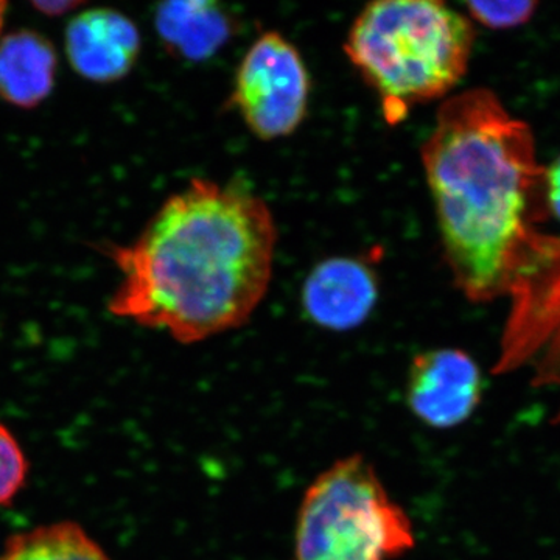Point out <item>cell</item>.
<instances>
[{
    "label": "cell",
    "instance_id": "cell-1",
    "mask_svg": "<svg viewBox=\"0 0 560 560\" xmlns=\"http://www.w3.org/2000/svg\"><path fill=\"white\" fill-rule=\"evenodd\" d=\"M276 243L275 217L260 197L191 179L136 241L103 246L120 272L108 312L180 345L237 329L267 296Z\"/></svg>",
    "mask_w": 560,
    "mask_h": 560
},
{
    "label": "cell",
    "instance_id": "cell-2",
    "mask_svg": "<svg viewBox=\"0 0 560 560\" xmlns=\"http://www.w3.org/2000/svg\"><path fill=\"white\" fill-rule=\"evenodd\" d=\"M420 154L453 283L475 304L506 300L548 217L536 136L471 88L441 103Z\"/></svg>",
    "mask_w": 560,
    "mask_h": 560
},
{
    "label": "cell",
    "instance_id": "cell-3",
    "mask_svg": "<svg viewBox=\"0 0 560 560\" xmlns=\"http://www.w3.org/2000/svg\"><path fill=\"white\" fill-rule=\"evenodd\" d=\"M474 25L438 0H382L360 11L345 54L381 101L389 125L444 98L466 75Z\"/></svg>",
    "mask_w": 560,
    "mask_h": 560
},
{
    "label": "cell",
    "instance_id": "cell-4",
    "mask_svg": "<svg viewBox=\"0 0 560 560\" xmlns=\"http://www.w3.org/2000/svg\"><path fill=\"white\" fill-rule=\"evenodd\" d=\"M415 545L411 518L364 456L331 464L302 499L294 560H396Z\"/></svg>",
    "mask_w": 560,
    "mask_h": 560
},
{
    "label": "cell",
    "instance_id": "cell-5",
    "mask_svg": "<svg viewBox=\"0 0 560 560\" xmlns=\"http://www.w3.org/2000/svg\"><path fill=\"white\" fill-rule=\"evenodd\" d=\"M506 301L493 374H523L534 388L555 390L560 425V235L541 234Z\"/></svg>",
    "mask_w": 560,
    "mask_h": 560
},
{
    "label": "cell",
    "instance_id": "cell-6",
    "mask_svg": "<svg viewBox=\"0 0 560 560\" xmlns=\"http://www.w3.org/2000/svg\"><path fill=\"white\" fill-rule=\"evenodd\" d=\"M311 90V75L296 46L279 32H265L243 55L231 102L256 138L278 140L301 127Z\"/></svg>",
    "mask_w": 560,
    "mask_h": 560
},
{
    "label": "cell",
    "instance_id": "cell-7",
    "mask_svg": "<svg viewBox=\"0 0 560 560\" xmlns=\"http://www.w3.org/2000/svg\"><path fill=\"white\" fill-rule=\"evenodd\" d=\"M482 375L477 361L460 349H431L411 361L407 401L412 415L433 429L466 422L480 405Z\"/></svg>",
    "mask_w": 560,
    "mask_h": 560
},
{
    "label": "cell",
    "instance_id": "cell-8",
    "mask_svg": "<svg viewBox=\"0 0 560 560\" xmlns=\"http://www.w3.org/2000/svg\"><path fill=\"white\" fill-rule=\"evenodd\" d=\"M70 68L92 83H116L135 69L142 50L136 22L114 9H91L73 14L65 32Z\"/></svg>",
    "mask_w": 560,
    "mask_h": 560
},
{
    "label": "cell",
    "instance_id": "cell-9",
    "mask_svg": "<svg viewBox=\"0 0 560 560\" xmlns=\"http://www.w3.org/2000/svg\"><path fill=\"white\" fill-rule=\"evenodd\" d=\"M378 300L375 272L353 257L319 261L304 280L302 308L313 324L331 331L361 326Z\"/></svg>",
    "mask_w": 560,
    "mask_h": 560
},
{
    "label": "cell",
    "instance_id": "cell-10",
    "mask_svg": "<svg viewBox=\"0 0 560 560\" xmlns=\"http://www.w3.org/2000/svg\"><path fill=\"white\" fill-rule=\"evenodd\" d=\"M57 47L43 33L20 28L0 38V101L38 108L55 90Z\"/></svg>",
    "mask_w": 560,
    "mask_h": 560
},
{
    "label": "cell",
    "instance_id": "cell-11",
    "mask_svg": "<svg viewBox=\"0 0 560 560\" xmlns=\"http://www.w3.org/2000/svg\"><path fill=\"white\" fill-rule=\"evenodd\" d=\"M154 27L176 57L202 61L228 43L234 22L219 3L187 0L161 3L154 11Z\"/></svg>",
    "mask_w": 560,
    "mask_h": 560
},
{
    "label": "cell",
    "instance_id": "cell-12",
    "mask_svg": "<svg viewBox=\"0 0 560 560\" xmlns=\"http://www.w3.org/2000/svg\"><path fill=\"white\" fill-rule=\"evenodd\" d=\"M0 560H113L77 522H57L14 534Z\"/></svg>",
    "mask_w": 560,
    "mask_h": 560
},
{
    "label": "cell",
    "instance_id": "cell-13",
    "mask_svg": "<svg viewBox=\"0 0 560 560\" xmlns=\"http://www.w3.org/2000/svg\"><path fill=\"white\" fill-rule=\"evenodd\" d=\"M28 464L24 448L9 427L0 422V508L10 506L27 485Z\"/></svg>",
    "mask_w": 560,
    "mask_h": 560
},
{
    "label": "cell",
    "instance_id": "cell-14",
    "mask_svg": "<svg viewBox=\"0 0 560 560\" xmlns=\"http://www.w3.org/2000/svg\"><path fill=\"white\" fill-rule=\"evenodd\" d=\"M469 20L492 28V31H508L521 27L533 20L539 3L533 0H518V2H467Z\"/></svg>",
    "mask_w": 560,
    "mask_h": 560
},
{
    "label": "cell",
    "instance_id": "cell-15",
    "mask_svg": "<svg viewBox=\"0 0 560 560\" xmlns=\"http://www.w3.org/2000/svg\"><path fill=\"white\" fill-rule=\"evenodd\" d=\"M545 197H547L548 215L560 220V156L547 167L545 175Z\"/></svg>",
    "mask_w": 560,
    "mask_h": 560
},
{
    "label": "cell",
    "instance_id": "cell-16",
    "mask_svg": "<svg viewBox=\"0 0 560 560\" xmlns=\"http://www.w3.org/2000/svg\"><path fill=\"white\" fill-rule=\"evenodd\" d=\"M32 5L44 16L57 18L80 9V7H83V2H68L66 0V2H33Z\"/></svg>",
    "mask_w": 560,
    "mask_h": 560
},
{
    "label": "cell",
    "instance_id": "cell-17",
    "mask_svg": "<svg viewBox=\"0 0 560 560\" xmlns=\"http://www.w3.org/2000/svg\"><path fill=\"white\" fill-rule=\"evenodd\" d=\"M7 9H9V3L0 0V38H2V28L3 24H5Z\"/></svg>",
    "mask_w": 560,
    "mask_h": 560
}]
</instances>
